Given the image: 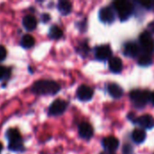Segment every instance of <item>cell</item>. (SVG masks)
<instances>
[{
  "label": "cell",
  "instance_id": "cell-1",
  "mask_svg": "<svg viewBox=\"0 0 154 154\" xmlns=\"http://www.w3.org/2000/svg\"><path fill=\"white\" fill-rule=\"evenodd\" d=\"M60 89V87L57 82L48 79L38 80L32 87V91L36 95H55Z\"/></svg>",
  "mask_w": 154,
  "mask_h": 154
},
{
  "label": "cell",
  "instance_id": "cell-2",
  "mask_svg": "<svg viewBox=\"0 0 154 154\" xmlns=\"http://www.w3.org/2000/svg\"><path fill=\"white\" fill-rule=\"evenodd\" d=\"M130 98L136 107L143 108L149 101H151V92L149 90L135 89L130 92Z\"/></svg>",
  "mask_w": 154,
  "mask_h": 154
},
{
  "label": "cell",
  "instance_id": "cell-3",
  "mask_svg": "<svg viewBox=\"0 0 154 154\" xmlns=\"http://www.w3.org/2000/svg\"><path fill=\"white\" fill-rule=\"evenodd\" d=\"M113 5H114V9L118 13L121 21L127 20L133 14L134 7L129 1H125V0L116 1L114 2Z\"/></svg>",
  "mask_w": 154,
  "mask_h": 154
},
{
  "label": "cell",
  "instance_id": "cell-4",
  "mask_svg": "<svg viewBox=\"0 0 154 154\" xmlns=\"http://www.w3.org/2000/svg\"><path fill=\"white\" fill-rule=\"evenodd\" d=\"M140 42L141 47L144 51L145 54H151L154 51V40L152 37V34L148 31H144L140 35Z\"/></svg>",
  "mask_w": 154,
  "mask_h": 154
},
{
  "label": "cell",
  "instance_id": "cell-5",
  "mask_svg": "<svg viewBox=\"0 0 154 154\" xmlns=\"http://www.w3.org/2000/svg\"><path fill=\"white\" fill-rule=\"evenodd\" d=\"M68 106V103L62 99H56L51 103L49 107V115L51 116H60L63 114Z\"/></svg>",
  "mask_w": 154,
  "mask_h": 154
},
{
  "label": "cell",
  "instance_id": "cell-6",
  "mask_svg": "<svg viewBox=\"0 0 154 154\" xmlns=\"http://www.w3.org/2000/svg\"><path fill=\"white\" fill-rule=\"evenodd\" d=\"M98 16H99V19L101 22H103L105 23H111L116 19L115 10H114V8H112L110 6L102 7L99 10Z\"/></svg>",
  "mask_w": 154,
  "mask_h": 154
},
{
  "label": "cell",
  "instance_id": "cell-7",
  "mask_svg": "<svg viewBox=\"0 0 154 154\" xmlns=\"http://www.w3.org/2000/svg\"><path fill=\"white\" fill-rule=\"evenodd\" d=\"M93 95H94L93 89L87 85H81L77 89V97L81 101L84 102L89 101L93 97Z\"/></svg>",
  "mask_w": 154,
  "mask_h": 154
},
{
  "label": "cell",
  "instance_id": "cell-8",
  "mask_svg": "<svg viewBox=\"0 0 154 154\" xmlns=\"http://www.w3.org/2000/svg\"><path fill=\"white\" fill-rule=\"evenodd\" d=\"M112 56V50L108 45H100L96 49V57L99 60H110Z\"/></svg>",
  "mask_w": 154,
  "mask_h": 154
},
{
  "label": "cell",
  "instance_id": "cell-9",
  "mask_svg": "<svg viewBox=\"0 0 154 154\" xmlns=\"http://www.w3.org/2000/svg\"><path fill=\"white\" fill-rule=\"evenodd\" d=\"M79 134L81 138L89 140L94 134V129L89 123L83 122L79 126Z\"/></svg>",
  "mask_w": 154,
  "mask_h": 154
},
{
  "label": "cell",
  "instance_id": "cell-10",
  "mask_svg": "<svg viewBox=\"0 0 154 154\" xmlns=\"http://www.w3.org/2000/svg\"><path fill=\"white\" fill-rule=\"evenodd\" d=\"M103 146L108 152H115L119 147V140L114 136H108L103 140Z\"/></svg>",
  "mask_w": 154,
  "mask_h": 154
},
{
  "label": "cell",
  "instance_id": "cell-11",
  "mask_svg": "<svg viewBox=\"0 0 154 154\" xmlns=\"http://www.w3.org/2000/svg\"><path fill=\"white\" fill-rule=\"evenodd\" d=\"M136 124L140 125L144 129H152L154 127V118L151 115H143L137 118Z\"/></svg>",
  "mask_w": 154,
  "mask_h": 154
},
{
  "label": "cell",
  "instance_id": "cell-12",
  "mask_svg": "<svg viewBox=\"0 0 154 154\" xmlns=\"http://www.w3.org/2000/svg\"><path fill=\"white\" fill-rule=\"evenodd\" d=\"M140 48L135 42H128L125 46V54L131 58H135L139 55Z\"/></svg>",
  "mask_w": 154,
  "mask_h": 154
},
{
  "label": "cell",
  "instance_id": "cell-13",
  "mask_svg": "<svg viewBox=\"0 0 154 154\" xmlns=\"http://www.w3.org/2000/svg\"><path fill=\"white\" fill-rule=\"evenodd\" d=\"M109 69L114 73H120L123 69V61L118 57H112L109 60Z\"/></svg>",
  "mask_w": 154,
  "mask_h": 154
},
{
  "label": "cell",
  "instance_id": "cell-14",
  "mask_svg": "<svg viewBox=\"0 0 154 154\" xmlns=\"http://www.w3.org/2000/svg\"><path fill=\"white\" fill-rule=\"evenodd\" d=\"M107 91L114 98H120L124 94L123 88L116 83H110L107 87Z\"/></svg>",
  "mask_w": 154,
  "mask_h": 154
},
{
  "label": "cell",
  "instance_id": "cell-15",
  "mask_svg": "<svg viewBox=\"0 0 154 154\" xmlns=\"http://www.w3.org/2000/svg\"><path fill=\"white\" fill-rule=\"evenodd\" d=\"M23 25L28 31H32L37 26V20L33 15L27 14L23 18Z\"/></svg>",
  "mask_w": 154,
  "mask_h": 154
},
{
  "label": "cell",
  "instance_id": "cell-16",
  "mask_svg": "<svg viewBox=\"0 0 154 154\" xmlns=\"http://www.w3.org/2000/svg\"><path fill=\"white\" fill-rule=\"evenodd\" d=\"M132 139L136 143H142L146 139V133L143 129H135L132 134Z\"/></svg>",
  "mask_w": 154,
  "mask_h": 154
},
{
  "label": "cell",
  "instance_id": "cell-17",
  "mask_svg": "<svg viewBox=\"0 0 154 154\" xmlns=\"http://www.w3.org/2000/svg\"><path fill=\"white\" fill-rule=\"evenodd\" d=\"M58 10L62 15H67L71 12L72 5L69 1L62 0V1H60L58 4Z\"/></svg>",
  "mask_w": 154,
  "mask_h": 154
},
{
  "label": "cell",
  "instance_id": "cell-18",
  "mask_svg": "<svg viewBox=\"0 0 154 154\" xmlns=\"http://www.w3.org/2000/svg\"><path fill=\"white\" fill-rule=\"evenodd\" d=\"M5 136H6L7 140L9 141V143H14V142L22 141L21 134H20V133H19L16 129L10 128V129L6 132Z\"/></svg>",
  "mask_w": 154,
  "mask_h": 154
},
{
  "label": "cell",
  "instance_id": "cell-19",
  "mask_svg": "<svg viewBox=\"0 0 154 154\" xmlns=\"http://www.w3.org/2000/svg\"><path fill=\"white\" fill-rule=\"evenodd\" d=\"M63 35V32H62V30L57 26V25H52L51 28H50V32H49V36L51 38V39H54V40H58V39H60Z\"/></svg>",
  "mask_w": 154,
  "mask_h": 154
},
{
  "label": "cell",
  "instance_id": "cell-20",
  "mask_svg": "<svg viewBox=\"0 0 154 154\" xmlns=\"http://www.w3.org/2000/svg\"><path fill=\"white\" fill-rule=\"evenodd\" d=\"M35 43V41L33 39V37L30 34H24L23 37H22V40H21V45L23 47V48H31L34 45Z\"/></svg>",
  "mask_w": 154,
  "mask_h": 154
},
{
  "label": "cell",
  "instance_id": "cell-21",
  "mask_svg": "<svg viewBox=\"0 0 154 154\" xmlns=\"http://www.w3.org/2000/svg\"><path fill=\"white\" fill-rule=\"evenodd\" d=\"M138 63H139L140 66H143V67L150 66L152 63V59L149 54H144V55H142L140 57V59L138 60Z\"/></svg>",
  "mask_w": 154,
  "mask_h": 154
},
{
  "label": "cell",
  "instance_id": "cell-22",
  "mask_svg": "<svg viewBox=\"0 0 154 154\" xmlns=\"http://www.w3.org/2000/svg\"><path fill=\"white\" fill-rule=\"evenodd\" d=\"M9 149L14 152H21L23 150V144L22 141L14 142V143H9Z\"/></svg>",
  "mask_w": 154,
  "mask_h": 154
},
{
  "label": "cell",
  "instance_id": "cell-23",
  "mask_svg": "<svg viewBox=\"0 0 154 154\" xmlns=\"http://www.w3.org/2000/svg\"><path fill=\"white\" fill-rule=\"evenodd\" d=\"M9 74H10V70L8 69H5V68L0 66V80L7 78Z\"/></svg>",
  "mask_w": 154,
  "mask_h": 154
},
{
  "label": "cell",
  "instance_id": "cell-24",
  "mask_svg": "<svg viewBox=\"0 0 154 154\" xmlns=\"http://www.w3.org/2000/svg\"><path fill=\"white\" fill-rule=\"evenodd\" d=\"M124 154H134V148L130 144H125L123 148Z\"/></svg>",
  "mask_w": 154,
  "mask_h": 154
},
{
  "label": "cell",
  "instance_id": "cell-25",
  "mask_svg": "<svg viewBox=\"0 0 154 154\" xmlns=\"http://www.w3.org/2000/svg\"><path fill=\"white\" fill-rule=\"evenodd\" d=\"M6 54H7V52H6L5 48L4 46L0 45V61H1V60H4L5 59Z\"/></svg>",
  "mask_w": 154,
  "mask_h": 154
},
{
  "label": "cell",
  "instance_id": "cell-26",
  "mask_svg": "<svg viewBox=\"0 0 154 154\" xmlns=\"http://www.w3.org/2000/svg\"><path fill=\"white\" fill-rule=\"evenodd\" d=\"M137 118H138V117H136L134 114L130 113V114L128 115V119H129V120H131L134 124H136V122H137Z\"/></svg>",
  "mask_w": 154,
  "mask_h": 154
},
{
  "label": "cell",
  "instance_id": "cell-27",
  "mask_svg": "<svg viewBox=\"0 0 154 154\" xmlns=\"http://www.w3.org/2000/svg\"><path fill=\"white\" fill-rule=\"evenodd\" d=\"M147 31H148L150 33H151V32H152V33H154V21L151 22V23H149Z\"/></svg>",
  "mask_w": 154,
  "mask_h": 154
},
{
  "label": "cell",
  "instance_id": "cell-28",
  "mask_svg": "<svg viewBox=\"0 0 154 154\" xmlns=\"http://www.w3.org/2000/svg\"><path fill=\"white\" fill-rule=\"evenodd\" d=\"M50 19H51V17H50V15L48 14H44L42 16V20L43 21V23H47Z\"/></svg>",
  "mask_w": 154,
  "mask_h": 154
},
{
  "label": "cell",
  "instance_id": "cell-29",
  "mask_svg": "<svg viewBox=\"0 0 154 154\" xmlns=\"http://www.w3.org/2000/svg\"><path fill=\"white\" fill-rule=\"evenodd\" d=\"M151 102L152 103V105L154 106V91L151 93Z\"/></svg>",
  "mask_w": 154,
  "mask_h": 154
},
{
  "label": "cell",
  "instance_id": "cell-30",
  "mask_svg": "<svg viewBox=\"0 0 154 154\" xmlns=\"http://www.w3.org/2000/svg\"><path fill=\"white\" fill-rule=\"evenodd\" d=\"M2 149H3V145H2V143H0V152L2 151Z\"/></svg>",
  "mask_w": 154,
  "mask_h": 154
}]
</instances>
